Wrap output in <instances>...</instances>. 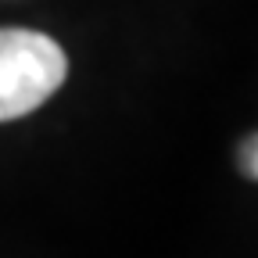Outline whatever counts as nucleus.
I'll list each match as a JSON object with an SVG mask.
<instances>
[{"mask_svg": "<svg viewBox=\"0 0 258 258\" xmlns=\"http://www.w3.org/2000/svg\"><path fill=\"white\" fill-rule=\"evenodd\" d=\"M69 76L64 50L32 29H0V122L36 111Z\"/></svg>", "mask_w": 258, "mask_h": 258, "instance_id": "nucleus-1", "label": "nucleus"}, {"mask_svg": "<svg viewBox=\"0 0 258 258\" xmlns=\"http://www.w3.org/2000/svg\"><path fill=\"white\" fill-rule=\"evenodd\" d=\"M237 169H240V176H247V179L258 183V133H251V137L240 140V147H237Z\"/></svg>", "mask_w": 258, "mask_h": 258, "instance_id": "nucleus-2", "label": "nucleus"}]
</instances>
